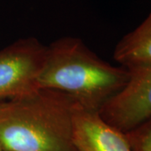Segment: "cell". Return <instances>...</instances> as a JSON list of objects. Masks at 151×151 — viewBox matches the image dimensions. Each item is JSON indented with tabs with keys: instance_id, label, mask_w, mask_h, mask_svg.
<instances>
[{
	"instance_id": "obj_1",
	"label": "cell",
	"mask_w": 151,
	"mask_h": 151,
	"mask_svg": "<svg viewBox=\"0 0 151 151\" xmlns=\"http://www.w3.org/2000/svg\"><path fill=\"white\" fill-rule=\"evenodd\" d=\"M79 105L62 92L39 88L0 103L4 151H77L74 119Z\"/></svg>"
},
{
	"instance_id": "obj_2",
	"label": "cell",
	"mask_w": 151,
	"mask_h": 151,
	"mask_svg": "<svg viewBox=\"0 0 151 151\" xmlns=\"http://www.w3.org/2000/svg\"><path fill=\"white\" fill-rule=\"evenodd\" d=\"M129 77L128 69L102 60L80 39L64 37L47 46L38 87L62 92L82 109L98 113Z\"/></svg>"
},
{
	"instance_id": "obj_3",
	"label": "cell",
	"mask_w": 151,
	"mask_h": 151,
	"mask_svg": "<svg viewBox=\"0 0 151 151\" xmlns=\"http://www.w3.org/2000/svg\"><path fill=\"white\" fill-rule=\"evenodd\" d=\"M46 48L36 39L26 38L0 50V103L39 89Z\"/></svg>"
},
{
	"instance_id": "obj_4",
	"label": "cell",
	"mask_w": 151,
	"mask_h": 151,
	"mask_svg": "<svg viewBox=\"0 0 151 151\" xmlns=\"http://www.w3.org/2000/svg\"><path fill=\"white\" fill-rule=\"evenodd\" d=\"M128 70L125 86L98 112L104 122L124 134L151 117V65Z\"/></svg>"
},
{
	"instance_id": "obj_5",
	"label": "cell",
	"mask_w": 151,
	"mask_h": 151,
	"mask_svg": "<svg viewBox=\"0 0 151 151\" xmlns=\"http://www.w3.org/2000/svg\"><path fill=\"white\" fill-rule=\"evenodd\" d=\"M77 151H131L125 134L104 122L98 113L79 108L73 125Z\"/></svg>"
},
{
	"instance_id": "obj_6",
	"label": "cell",
	"mask_w": 151,
	"mask_h": 151,
	"mask_svg": "<svg viewBox=\"0 0 151 151\" xmlns=\"http://www.w3.org/2000/svg\"><path fill=\"white\" fill-rule=\"evenodd\" d=\"M113 58L126 69L151 65V12L116 45Z\"/></svg>"
},
{
	"instance_id": "obj_7",
	"label": "cell",
	"mask_w": 151,
	"mask_h": 151,
	"mask_svg": "<svg viewBox=\"0 0 151 151\" xmlns=\"http://www.w3.org/2000/svg\"><path fill=\"white\" fill-rule=\"evenodd\" d=\"M124 134L131 151H151V117Z\"/></svg>"
},
{
	"instance_id": "obj_8",
	"label": "cell",
	"mask_w": 151,
	"mask_h": 151,
	"mask_svg": "<svg viewBox=\"0 0 151 151\" xmlns=\"http://www.w3.org/2000/svg\"><path fill=\"white\" fill-rule=\"evenodd\" d=\"M0 151H4V150H2V149L0 148Z\"/></svg>"
}]
</instances>
